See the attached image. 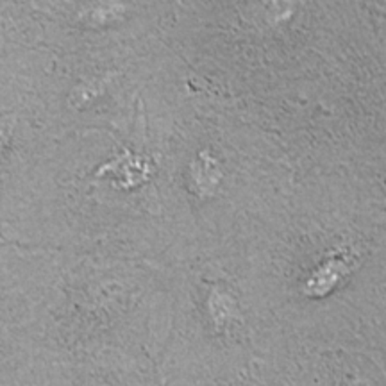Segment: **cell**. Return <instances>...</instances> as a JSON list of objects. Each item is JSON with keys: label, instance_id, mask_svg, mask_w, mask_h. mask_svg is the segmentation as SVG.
Wrapping results in <instances>:
<instances>
[{"label": "cell", "instance_id": "7a4b0ae2", "mask_svg": "<svg viewBox=\"0 0 386 386\" xmlns=\"http://www.w3.org/2000/svg\"><path fill=\"white\" fill-rule=\"evenodd\" d=\"M201 386H263V385L259 381H257L256 376H254V377H250V379H244V381L229 383V385H201Z\"/></svg>", "mask_w": 386, "mask_h": 386}, {"label": "cell", "instance_id": "6da1fadb", "mask_svg": "<svg viewBox=\"0 0 386 386\" xmlns=\"http://www.w3.org/2000/svg\"><path fill=\"white\" fill-rule=\"evenodd\" d=\"M254 376L263 386H386V352L336 322L277 329Z\"/></svg>", "mask_w": 386, "mask_h": 386}]
</instances>
